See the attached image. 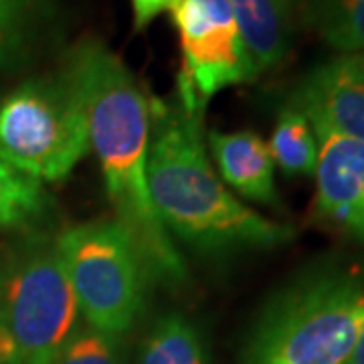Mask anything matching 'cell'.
<instances>
[{
	"instance_id": "1",
	"label": "cell",
	"mask_w": 364,
	"mask_h": 364,
	"mask_svg": "<svg viewBox=\"0 0 364 364\" xmlns=\"http://www.w3.org/2000/svg\"><path fill=\"white\" fill-rule=\"evenodd\" d=\"M85 109L90 146L102 164L116 221L130 235L150 282L178 286L186 265L158 219L148 188L152 97L104 41L85 37L61 67Z\"/></svg>"
},
{
	"instance_id": "2",
	"label": "cell",
	"mask_w": 364,
	"mask_h": 364,
	"mask_svg": "<svg viewBox=\"0 0 364 364\" xmlns=\"http://www.w3.org/2000/svg\"><path fill=\"white\" fill-rule=\"evenodd\" d=\"M148 188L158 219L170 237L205 253L269 249L294 231L243 205L208 160L203 114L178 97L152 100Z\"/></svg>"
},
{
	"instance_id": "3",
	"label": "cell",
	"mask_w": 364,
	"mask_h": 364,
	"mask_svg": "<svg viewBox=\"0 0 364 364\" xmlns=\"http://www.w3.org/2000/svg\"><path fill=\"white\" fill-rule=\"evenodd\" d=\"M363 326V277L320 267L267 304L241 364H348Z\"/></svg>"
},
{
	"instance_id": "4",
	"label": "cell",
	"mask_w": 364,
	"mask_h": 364,
	"mask_svg": "<svg viewBox=\"0 0 364 364\" xmlns=\"http://www.w3.org/2000/svg\"><path fill=\"white\" fill-rule=\"evenodd\" d=\"M79 306L57 237L25 241L0 265V358L53 364L77 330Z\"/></svg>"
},
{
	"instance_id": "5",
	"label": "cell",
	"mask_w": 364,
	"mask_h": 364,
	"mask_svg": "<svg viewBox=\"0 0 364 364\" xmlns=\"http://www.w3.org/2000/svg\"><path fill=\"white\" fill-rule=\"evenodd\" d=\"M91 152L79 93L59 71L35 77L0 104V160L39 182L67 178Z\"/></svg>"
},
{
	"instance_id": "6",
	"label": "cell",
	"mask_w": 364,
	"mask_h": 364,
	"mask_svg": "<svg viewBox=\"0 0 364 364\" xmlns=\"http://www.w3.org/2000/svg\"><path fill=\"white\" fill-rule=\"evenodd\" d=\"M57 245L87 326L114 336L128 332L150 279L126 229L116 219L83 223L57 235Z\"/></svg>"
},
{
	"instance_id": "7",
	"label": "cell",
	"mask_w": 364,
	"mask_h": 364,
	"mask_svg": "<svg viewBox=\"0 0 364 364\" xmlns=\"http://www.w3.org/2000/svg\"><path fill=\"white\" fill-rule=\"evenodd\" d=\"M182 49L176 97L205 114L223 90L257 79L227 0H178L172 11Z\"/></svg>"
},
{
	"instance_id": "8",
	"label": "cell",
	"mask_w": 364,
	"mask_h": 364,
	"mask_svg": "<svg viewBox=\"0 0 364 364\" xmlns=\"http://www.w3.org/2000/svg\"><path fill=\"white\" fill-rule=\"evenodd\" d=\"M287 107L306 117L316 136L340 134L364 142L363 55H346L312 69Z\"/></svg>"
},
{
	"instance_id": "9",
	"label": "cell",
	"mask_w": 364,
	"mask_h": 364,
	"mask_svg": "<svg viewBox=\"0 0 364 364\" xmlns=\"http://www.w3.org/2000/svg\"><path fill=\"white\" fill-rule=\"evenodd\" d=\"M314 217L364 243V142L320 134Z\"/></svg>"
},
{
	"instance_id": "10",
	"label": "cell",
	"mask_w": 364,
	"mask_h": 364,
	"mask_svg": "<svg viewBox=\"0 0 364 364\" xmlns=\"http://www.w3.org/2000/svg\"><path fill=\"white\" fill-rule=\"evenodd\" d=\"M207 148L219 178L247 200L275 207V162L267 142L255 132H208Z\"/></svg>"
},
{
	"instance_id": "11",
	"label": "cell",
	"mask_w": 364,
	"mask_h": 364,
	"mask_svg": "<svg viewBox=\"0 0 364 364\" xmlns=\"http://www.w3.org/2000/svg\"><path fill=\"white\" fill-rule=\"evenodd\" d=\"M259 77L279 65L291 45L289 0H227Z\"/></svg>"
},
{
	"instance_id": "12",
	"label": "cell",
	"mask_w": 364,
	"mask_h": 364,
	"mask_svg": "<svg viewBox=\"0 0 364 364\" xmlns=\"http://www.w3.org/2000/svg\"><path fill=\"white\" fill-rule=\"evenodd\" d=\"M138 364H208L207 346L186 316L166 314L144 340Z\"/></svg>"
},
{
	"instance_id": "13",
	"label": "cell",
	"mask_w": 364,
	"mask_h": 364,
	"mask_svg": "<svg viewBox=\"0 0 364 364\" xmlns=\"http://www.w3.org/2000/svg\"><path fill=\"white\" fill-rule=\"evenodd\" d=\"M275 166L287 174H314L318 164V138L299 112L286 107L273 128L269 140Z\"/></svg>"
},
{
	"instance_id": "14",
	"label": "cell",
	"mask_w": 364,
	"mask_h": 364,
	"mask_svg": "<svg viewBox=\"0 0 364 364\" xmlns=\"http://www.w3.org/2000/svg\"><path fill=\"white\" fill-rule=\"evenodd\" d=\"M306 6L328 45L342 53L364 51V0H306Z\"/></svg>"
},
{
	"instance_id": "15",
	"label": "cell",
	"mask_w": 364,
	"mask_h": 364,
	"mask_svg": "<svg viewBox=\"0 0 364 364\" xmlns=\"http://www.w3.org/2000/svg\"><path fill=\"white\" fill-rule=\"evenodd\" d=\"M45 207L43 182L0 160V229H13L37 219Z\"/></svg>"
},
{
	"instance_id": "16",
	"label": "cell",
	"mask_w": 364,
	"mask_h": 364,
	"mask_svg": "<svg viewBox=\"0 0 364 364\" xmlns=\"http://www.w3.org/2000/svg\"><path fill=\"white\" fill-rule=\"evenodd\" d=\"M53 364H122L119 336L91 326L77 328L55 356Z\"/></svg>"
},
{
	"instance_id": "17",
	"label": "cell",
	"mask_w": 364,
	"mask_h": 364,
	"mask_svg": "<svg viewBox=\"0 0 364 364\" xmlns=\"http://www.w3.org/2000/svg\"><path fill=\"white\" fill-rule=\"evenodd\" d=\"M33 0H0V67L23 59L31 39Z\"/></svg>"
},
{
	"instance_id": "18",
	"label": "cell",
	"mask_w": 364,
	"mask_h": 364,
	"mask_svg": "<svg viewBox=\"0 0 364 364\" xmlns=\"http://www.w3.org/2000/svg\"><path fill=\"white\" fill-rule=\"evenodd\" d=\"M132 13H134V26L136 31H142L150 25L152 21H156L158 16L166 11H174V6L178 4V0H130Z\"/></svg>"
},
{
	"instance_id": "19",
	"label": "cell",
	"mask_w": 364,
	"mask_h": 364,
	"mask_svg": "<svg viewBox=\"0 0 364 364\" xmlns=\"http://www.w3.org/2000/svg\"><path fill=\"white\" fill-rule=\"evenodd\" d=\"M348 364H364V326L360 330V336L354 344V350H352L350 358H348Z\"/></svg>"
},
{
	"instance_id": "20",
	"label": "cell",
	"mask_w": 364,
	"mask_h": 364,
	"mask_svg": "<svg viewBox=\"0 0 364 364\" xmlns=\"http://www.w3.org/2000/svg\"><path fill=\"white\" fill-rule=\"evenodd\" d=\"M0 364H2V358H0Z\"/></svg>"
},
{
	"instance_id": "21",
	"label": "cell",
	"mask_w": 364,
	"mask_h": 364,
	"mask_svg": "<svg viewBox=\"0 0 364 364\" xmlns=\"http://www.w3.org/2000/svg\"><path fill=\"white\" fill-rule=\"evenodd\" d=\"M363 63H364V55H363Z\"/></svg>"
}]
</instances>
